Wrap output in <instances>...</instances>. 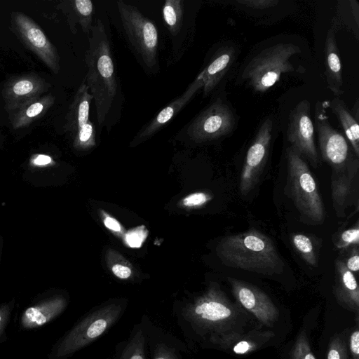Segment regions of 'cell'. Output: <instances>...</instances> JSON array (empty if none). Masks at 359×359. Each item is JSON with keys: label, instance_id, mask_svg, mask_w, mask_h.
<instances>
[{"label": "cell", "instance_id": "cell-34", "mask_svg": "<svg viewBox=\"0 0 359 359\" xmlns=\"http://www.w3.org/2000/svg\"><path fill=\"white\" fill-rule=\"evenodd\" d=\"M346 267L353 273H358L359 270V250L358 246L351 247V251L346 258L343 260Z\"/></svg>", "mask_w": 359, "mask_h": 359}, {"label": "cell", "instance_id": "cell-1", "mask_svg": "<svg viewBox=\"0 0 359 359\" xmlns=\"http://www.w3.org/2000/svg\"><path fill=\"white\" fill-rule=\"evenodd\" d=\"M238 310L226 294L213 287L191 301L176 303L172 316L180 328L185 343L203 344L221 334L233 323Z\"/></svg>", "mask_w": 359, "mask_h": 359}, {"label": "cell", "instance_id": "cell-37", "mask_svg": "<svg viewBox=\"0 0 359 359\" xmlns=\"http://www.w3.org/2000/svg\"><path fill=\"white\" fill-rule=\"evenodd\" d=\"M144 241L143 231H137L127 236V242L131 247H140Z\"/></svg>", "mask_w": 359, "mask_h": 359}, {"label": "cell", "instance_id": "cell-16", "mask_svg": "<svg viewBox=\"0 0 359 359\" xmlns=\"http://www.w3.org/2000/svg\"><path fill=\"white\" fill-rule=\"evenodd\" d=\"M237 49L232 43L221 45L213 53L206 66L197 76L203 84V96L205 97L232 67L237 58Z\"/></svg>", "mask_w": 359, "mask_h": 359}, {"label": "cell", "instance_id": "cell-5", "mask_svg": "<svg viewBox=\"0 0 359 359\" xmlns=\"http://www.w3.org/2000/svg\"><path fill=\"white\" fill-rule=\"evenodd\" d=\"M300 52L292 43H278L256 55L243 67L241 80L256 93H264L279 81L283 74L294 71L290 59Z\"/></svg>", "mask_w": 359, "mask_h": 359}, {"label": "cell", "instance_id": "cell-2", "mask_svg": "<svg viewBox=\"0 0 359 359\" xmlns=\"http://www.w3.org/2000/svg\"><path fill=\"white\" fill-rule=\"evenodd\" d=\"M218 250L229 267L264 275L279 273L283 269L284 263L271 239L255 229L226 236Z\"/></svg>", "mask_w": 359, "mask_h": 359}, {"label": "cell", "instance_id": "cell-9", "mask_svg": "<svg viewBox=\"0 0 359 359\" xmlns=\"http://www.w3.org/2000/svg\"><path fill=\"white\" fill-rule=\"evenodd\" d=\"M329 101H318L315 107L314 122L323 160L332 171L344 168L351 156L346 137L331 125L327 115Z\"/></svg>", "mask_w": 359, "mask_h": 359}, {"label": "cell", "instance_id": "cell-30", "mask_svg": "<svg viewBox=\"0 0 359 359\" xmlns=\"http://www.w3.org/2000/svg\"><path fill=\"white\" fill-rule=\"evenodd\" d=\"M348 350L346 343L339 334L334 335L330 340L327 359H348Z\"/></svg>", "mask_w": 359, "mask_h": 359}, {"label": "cell", "instance_id": "cell-38", "mask_svg": "<svg viewBox=\"0 0 359 359\" xmlns=\"http://www.w3.org/2000/svg\"><path fill=\"white\" fill-rule=\"evenodd\" d=\"M112 271L118 278L121 279H126L128 278L130 274V269L121 264H116L112 268Z\"/></svg>", "mask_w": 359, "mask_h": 359}, {"label": "cell", "instance_id": "cell-27", "mask_svg": "<svg viewBox=\"0 0 359 359\" xmlns=\"http://www.w3.org/2000/svg\"><path fill=\"white\" fill-rule=\"evenodd\" d=\"M292 245L301 257L310 266H316L318 260L311 239L303 233L292 236Z\"/></svg>", "mask_w": 359, "mask_h": 359}, {"label": "cell", "instance_id": "cell-40", "mask_svg": "<svg viewBox=\"0 0 359 359\" xmlns=\"http://www.w3.org/2000/svg\"><path fill=\"white\" fill-rule=\"evenodd\" d=\"M349 3L351 4V9L352 14L354 18L356 29H358L359 27V6L358 3L356 1H349Z\"/></svg>", "mask_w": 359, "mask_h": 359}, {"label": "cell", "instance_id": "cell-18", "mask_svg": "<svg viewBox=\"0 0 359 359\" xmlns=\"http://www.w3.org/2000/svg\"><path fill=\"white\" fill-rule=\"evenodd\" d=\"M334 294L344 308L358 313L359 288L355 276L339 259L334 262Z\"/></svg>", "mask_w": 359, "mask_h": 359}, {"label": "cell", "instance_id": "cell-42", "mask_svg": "<svg viewBox=\"0 0 359 359\" xmlns=\"http://www.w3.org/2000/svg\"><path fill=\"white\" fill-rule=\"evenodd\" d=\"M52 161L50 156L46 155H39L34 160V163L38 165H47Z\"/></svg>", "mask_w": 359, "mask_h": 359}, {"label": "cell", "instance_id": "cell-29", "mask_svg": "<svg viewBox=\"0 0 359 359\" xmlns=\"http://www.w3.org/2000/svg\"><path fill=\"white\" fill-rule=\"evenodd\" d=\"M289 359H316L311 351L310 343L304 331L300 332L294 343Z\"/></svg>", "mask_w": 359, "mask_h": 359}, {"label": "cell", "instance_id": "cell-6", "mask_svg": "<svg viewBox=\"0 0 359 359\" xmlns=\"http://www.w3.org/2000/svg\"><path fill=\"white\" fill-rule=\"evenodd\" d=\"M287 187L301 217L311 224H322L325 210L316 182L304 158L292 147L286 151Z\"/></svg>", "mask_w": 359, "mask_h": 359}, {"label": "cell", "instance_id": "cell-32", "mask_svg": "<svg viewBox=\"0 0 359 359\" xmlns=\"http://www.w3.org/2000/svg\"><path fill=\"white\" fill-rule=\"evenodd\" d=\"M75 133V142L77 145L88 147L95 144V128L90 121L79 128Z\"/></svg>", "mask_w": 359, "mask_h": 359}, {"label": "cell", "instance_id": "cell-43", "mask_svg": "<svg viewBox=\"0 0 359 359\" xmlns=\"http://www.w3.org/2000/svg\"><path fill=\"white\" fill-rule=\"evenodd\" d=\"M104 359H113V355H109L107 356V358H105Z\"/></svg>", "mask_w": 359, "mask_h": 359}, {"label": "cell", "instance_id": "cell-23", "mask_svg": "<svg viewBox=\"0 0 359 359\" xmlns=\"http://www.w3.org/2000/svg\"><path fill=\"white\" fill-rule=\"evenodd\" d=\"M329 107L337 118L346 139L351 144L356 157L359 156V127L358 121L339 97H334L329 102Z\"/></svg>", "mask_w": 359, "mask_h": 359}, {"label": "cell", "instance_id": "cell-3", "mask_svg": "<svg viewBox=\"0 0 359 359\" xmlns=\"http://www.w3.org/2000/svg\"><path fill=\"white\" fill-rule=\"evenodd\" d=\"M86 53L87 86L95 101L97 121L102 125L116 95L117 82L109 41L100 20L93 25Z\"/></svg>", "mask_w": 359, "mask_h": 359}, {"label": "cell", "instance_id": "cell-21", "mask_svg": "<svg viewBox=\"0 0 359 359\" xmlns=\"http://www.w3.org/2000/svg\"><path fill=\"white\" fill-rule=\"evenodd\" d=\"M66 306L65 299L57 297L30 306L22 314L21 325L25 329L43 326L61 314Z\"/></svg>", "mask_w": 359, "mask_h": 359}, {"label": "cell", "instance_id": "cell-36", "mask_svg": "<svg viewBox=\"0 0 359 359\" xmlns=\"http://www.w3.org/2000/svg\"><path fill=\"white\" fill-rule=\"evenodd\" d=\"M350 351L352 359H359V330H355L350 336Z\"/></svg>", "mask_w": 359, "mask_h": 359}, {"label": "cell", "instance_id": "cell-35", "mask_svg": "<svg viewBox=\"0 0 359 359\" xmlns=\"http://www.w3.org/2000/svg\"><path fill=\"white\" fill-rule=\"evenodd\" d=\"M208 197L203 193H196L188 196L184 199V204L187 206H196L204 204Z\"/></svg>", "mask_w": 359, "mask_h": 359}, {"label": "cell", "instance_id": "cell-7", "mask_svg": "<svg viewBox=\"0 0 359 359\" xmlns=\"http://www.w3.org/2000/svg\"><path fill=\"white\" fill-rule=\"evenodd\" d=\"M123 29L129 43L144 65L150 69L157 64L158 33L155 25L135 6L117 1Z\"/></svg>", "mask_w": 359, "mask_h": 359}, {"label": "cell", "instance_id": "cell-41", "mask_svg": "<svg viewBox=\"0 0 359 359\" xmlns=\"http://www.w3.org/2000/svg\"><path fill=\"white\" fill-rule=\"evenodd\" d=\"M104 222L105 226L108 229H111L113 231H120L121 226H120L118 222L116 219H114L111 217H107Z\"/></svg>", "mask_w": 359, "mask_h": 359}, {"label": "cell", "instance_id": "cell-15", "mask_svg": "<svg viewBox=\"0 0 359 359\" xmlns=\"http://www.w3.org/2000/svg\"><path fill=\"white\" fill-rule=\"evenodd\" d=\"M358 158L351 155L344 168L332 171L331 190L333 207L338 217H344L346 209L358 196Z\"/></svg>", "mask_w": 359, "mask_h": 359}, {"label": "cell", "instance_id": "cell-33", "mask_svg": "<svg viewBox=\"0 0 359 359\" xmlns=\"http://www.w3.org/2000/svg\"><path fill=\"white\" fill-rule=\"evenodd\" d=\"M280 1L278 0H237L236 3L243 8L253 10H264L275 7Z\"/></svg>", "mask_w": 359, "mask_h": 359}, {"label": "cell", "instance_id": "cell-17", "mask_svg": "<svg viewBox=\"0 0 359 359\" xmlns=\"http://www.w3.org/2000/svg\"><path fill=\"white\" fill-rule=\"evenodd\" d=\"M202 82L196 76L182 95L172 100L148 124L139 131L137 135V140H144L152 136L165 125L168 123L191 100L197 91L202 89Z\"/></svg>", "mask_w": 359, "mask_h": 359}, {"label": "cell", "instance_id": "cell-11", "mask_svg": "<svg viewBox=\"0 0 359 359\" xmlns=\"http://www.w3.org/2000/svg\"><path fill=\"white\" fill-rule=\"evenodd\" d=\"M287 138L292 147L313 167L319 164V156L315 143L314 125L311 116L309 101H300L290 112Z\"/></svg>", "mask_w": 359, "mask_h": 359}, {"label": "cell", "instance_id": "cell-20", "mask_svg": "<svg viewBox=\"0 0 359 359\" xmlns=\"http://www.w3.org/2000/svg\"><path fill=\"white\" fill-rule=\"evenodd\" d=\"M44 83L37 77L27 76L14 79L6 88V101L11 109L22 107L37 97L44 89Z\"/></svg>", "mask_w": 359, "mask_h": 359}, {"label": "cell", "instance_id": "cell-12", "mask_svg": "<svg viewBox=\"0 0 359 359\" xmlns=\"http://www.w3.org/2000/svg\"><path fill=\"white\" fill-rule=\"evenodd\" d=\"M141 323L144 331L150 359H188L189 346L171 332L143 314Z\"/></svg>", "mask_w": 359, "mask_h": 359}, {"label": "cell", "instance_id": "cell-8", "mask_svg": "<svg viewBox=\"0 0 359 359\" xmlns=\"http://www.w3.org/2000/svg\"><path fill=\"white\" fill-rule=\"evenodd\" d=\"M236 123V114L230 104L217 98L195 117L187 132L195 140L210 141L231 134Z\"/></svg>", "mask_w": 359, "mask_h": 359}, {"label": "cell", "instance_id": "cell-24", "mask_svg": "<svg viewBox=\"0 0 359 359\" xmlns=\"http://www.w3.org/2000/svg\"><path fill=\"white\" fill-rule=\"evenodd\" d=\"M93 100L88 86L86 83H82L74 96L67 114V129L68 130L76 132L89 121V110Z\"/></svg>", "mask_w": 359, "mask_h": 359}, {"label": "cell", "instance_id": "cell-31", "mask_svg": "<svg viewBox=\"0 0 359 359\" xmlns=\"http://www.w3.org/2000/svg\"><path fill=\"white\" fill-rule=\"evenodd\" d=\"M359 227L358 224L353 228L344 231L339 236L335 246L337 249L344 250L350 247L358 246Z\"/></svg>", "mask_w": 359, "mask_h": 359}, {"label": "cell", "instance_id": "cell-19", "mask_svg": "<svg viewBox=\"0 0 359 359\" xmlns=\"http://www.w3.org/2000/svg\"><path fill=\"white\" fill-rule=\"evenodd\" d=\"M335 22L327 32L325 43V75L327 88L335 97L343 93L342 67L335 36Z\"/></svg>", "mask_w": 359, "mask_h": 359}, {"label": "cell", "instance_id": "cell-10", "mask_svg": "<svg viewBox=\"0 0 359 359\" xmlns=\"http://www.w3.org/2000/svg\"><path fill=\"white\" fill-rule=\"evenodd\" d=\"M273 132L274 121L266 117L259 125L246 153L239 182L242 195H247L257 183L269 155Z\"/></svg>", "mask_w": 359, "mask_h": 359}, {"label": "cell", "instance_id": "cell-22", "mask_svg": "<svg viewBox=\"0 0 359 359\" xmlns=\"http://www.w3.org/2000/svg\"><path fill=\"white\" fill-rule=\"evenodd\" d=\"M144 329L140 322L133 325L127 338L115 346L113 359H147Z\"/></svg>", "mask_w": 359, "mask_h": 359}, {"label": "cell", "instance_id": "cell-26", "mask_svg": "<svg viewBox=\"0 0 359 359\" xmlns=\"http://www.w3.org/2000/svg\"><path fill=\"white\" fill-rule=\"evenodd\" d=\"M71 3L76 22L81 25L84 33L90 35L94 13L93 2L90 0H75Z\"/></svg>", "mask_w": 359, "mask_h": 359}, {"label": "cell", "instance_id": "cell-4", "mask_svg": "<svg viewBox=\"0 0 359 359\" xmlns=\"http://www.w3.org/2000/svg\"><path fill=\"white\" fill-rule=\"evenodd\" d=\"M126 308V301L113 300L91 309L62 338L52 359H65L93 343L121 320Z\"/></svg>", "mask_w": 359, "mask_h": 359}, {"label": "cell", "instance_id": "cell-25", "mask_svg": "<svg viewBox=\"0 0 359 359\" xmlns=\"http://www.w3.org/2000/svg\"><path fill=\"white\" fill-rule=\"evenodd\" d=\"M163 18L170 33L177 35L182 26L184 18V1L167 0L163 6Z\"/></svg>", "mask_w": 359, "mask_h": 359}, {"label": "cell", "instance_id": "cell-14", "mask_svg": "<svg viewBox=\"0 0 359 359\" xmlns=\"http://www.w3.org/2000/svg\"><path fill=\"white\" fill-rule=\"evenodd\" d=\"M13 20L22 41L55 73L60 71L59 55L41 29L29 17L15 13Z\"/></svg>", "mask_w": 359, "mask_h": 359}, {"label": "cell", "instance_id": "cell-39", "mask_svg": "<svg viewBox=\"0 0 359 359\" xmlns=\"http://www.w3.org/2000/svg\"><path fill=\"white\" fill-rule=\"evenodd\" d=\"M10 315V309L5 306L0 307V337L4 332Z\"/></svg>", "mask_w": 359, "mask_h": 359}, {"label": "cell", "instance_id": "cell-28", "mask_svg": "<svg viewBox=\"0 0 359 359\" xmlns=\"http://www.w3.org/2000/svg\"><path fill=\"white\" fill-rule=\"evenodd\" d=\"M53 100L50 96L43 98L41 101L35 102L27 107L24 111H19L14 121V126L18 128L27 124L32 119L42 114L50 106Z\"/></svg>", "mask_w": 359, "mask_h": 359}, {"label": "cell", "instance_id": "cell-13", "mask_svg": "<svg viewBox=\"0 0 359 359\" xmlns=\"http://www.w3.org/2000/svg\"><path fill=\"white\" fill-rule=\"evenodd\" d=\"M237 302L266 326L278 320L279 313L271 298L262 290L248 283L228 278Z\"/></svg>", "mask_w": 359, "mask_h": 359}]
</instances>
